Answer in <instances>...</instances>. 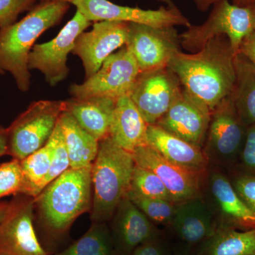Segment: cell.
I'll return each mask as SVG.
<instances>
[{
  "instance_id": "23",
  "label": "cell",
  "mask_w": 255,
  "mask_h": 255,
  "mask_svg": "<svg viewBox=\"0 0 255 255\" xmlns=\"http://www.w3.org/2000/svg\"><path fill=\"white\" fill-rule=\"evenodd\" d=\"M70 158V168L91 167L98 153L100 141L79 125L68 112L59 119Z\"/></svg>"
},
{
  "instance_id": "1",
  "label": "cell",
  "mask_w": 255,
  "mask_h": 255,
  "mask_svg": "<svg viewBox=\"0 0 255 255\" xmlns=\"http://www.w3.org/2000/svg\"><path fill=\"white\" fill-rule=\"evenodd\" d=\"M235 55L228 37H214L199 51L179 50L168 66L186 91L202 102L211 113L231 95L236 84Z\"/></svg>"
},
{
  "instance_id": "8",
  "label": "cell",
  "mask_w": 255,
  "mask_h": 255,
  "mask_svg": "<svg viewBox=\"0 0 255 255\" xmlns=\"http://www.w3.org/2000/svg\"><path fill=\"white\" fill-rule=\"evenodd\" d=\"M34 198L18 194L0 219V255H49L34 227Z\"/></svg>"
},
{
  "instance_id": "14",
  "label": "cell",
  "mask_w": 255,
  "mask_h": 255,
  "mask_svg": "<svg viewBox=\"0 0 255 255\" xmlns=\"http://www.w3.org/2000/svg\"><path fill=\"white\" fill-rule=\"evenodd\" d=\"M128 24L122 21H97L91 31L82 32L77 38L72 53L81 59L85 79L97 73L115 50L125 46Z\"/></svg>"
},
{
  "instance_id": "5",
  "label": "cell",
  "mask_w": 255,
  "mask_h": 255,
  "mask_svg": "<svg viewBox=\"0 0 255 255\" xmlns=\"http://www.w3.org/2000/svg\"><path fill=\"white\" fill-rule=\"evenodd\" d=\"M255 32V3L231 4L221 0L214 4L209 17L200 25L191 24L179 34L180 46L189 53H196L216 36H227L234 53H238L243 40Z\"/></svg>"
},
{
  "instance_id": "2",
  "label": "cell",
  "mask_w": 255,
  "mask_h": 255,
  "mask_svg": "<svg viewBox=\"0 0 255 255\" xmlns=\"http://www.w3.org/2000/svg\"><path fill=\"white\" fill-rule=\"evenodd\" d=\"M92 167L68 169L34 198L38 224L48 248L56 247L77 219L91 211Z\"/></svg>"
},
{
  "instance_id": "36",
  "label": "cell",
  "mask_w": 255,
  "mask_h": 255,
  "mask_svg": "<svg viewBox=\"0 0 255 255\" xmlns=\"http://www.w3.org/2000/svg\"><path fill=\"white\" fill-rule=\"evenodd\" d=\"M238 53L255 63V32L243 40Z\"/></svg>"
},
{
  "instance_id": "34",
  "label": "cell",
  "mask_w": 255,
  "mask_h": 255,
  "mask_svg": "<svg viewBox=\"0 0 255 255\" xmlns=\"http://www.w3.org/2000/svg\"><path fill=\"white\" fill-rule=\"evenodd\" d=\"M240 157L248 174L255 175V125L247 129L246 140Z\"/></svg>"
},
{
  "instance_id": "42",
  "label": "cell",
  "mask_w": 255,
  "mask_h": 255,
  "mask_svg": "<svg viewBox=\"0 0 255 255\" xmlns=\"http://www.w3.org/2000/svg\"><path fill=\"white\" fill-rule=\"evenodd\" d=\"M44 1H63V2H67L69 3V4H71L72 1H73V0H44Z\"/></svg>"
},
{
  "instance_id": "18",
  "label": "cell",
  "mask_w": 255,
  "mask_h": 255,
  "mask_svg": "<svg viewBox=\"0 0 255 255\" xmlns=\"http://www.w3.org/2000/svg\"><path fill=\"white\" fill-rule=\"evenodd\" d=\"M111 221V234L119 255H132L137 247L159 236L155 224L127 196Z\"/></svg>"
},
{
  "instance_id": "43",
  "label": "cell",
  "mask_w": 255,
  "mask_h": 255,
  "mask_svg": "<svg viewBox=\"0 0 255 255\" xmlns=\"http://www.w3.org/2000/svg\"><path fill=\"white\" fill-rule=\"evenodd\" d=\"M4 72L3 71V70H1V69H0V75H4Z\"/></svg>"
},
{
  "instance_id": "37",
  "label": "cell",
  "mask_w": 255,
  "mask_h": 255,
  "mask_svg": "<svg viewBox=\"0 0 255 255\" xmlns=\"http://www.w3.org/2000/svg\"><path fill=\"white\" fill-rule=\"evenodd\" d=\"M196 8L201 11H206L210 6L216 4L221 0H192ZM233 4L238 5H246L255 3V0H233Z\"/></svg>"
},
{
  "instance_id": "22",
  "label": "cell",
  "mask_w": 255,
  "mask_h": 255,
  "mask_svg": "<svg viewBox=\"0 0 255 255\" xmlns=\"http://www.w3.org/2000/svg\"><path fill=\"white\" fill-rule=\"evenodd\" d=\"M116 102L117 100L107 97L72 98L65 101V112L100 141L110 134Z\"/></svg>"
},
{
  "instance_id": "11",
  "label": "cell",
  "mask_w": 255,
  "mask_h": 255,
  "mask_svg": "<svg viewBox=\"0 0 255 255\" xmlns=\"http://www.w3.org/2000/svg\"><path fill=\"white\" fill-rule=\"evenodd\" d=\"M246 127L240 119L231 95L211 113L203 151L209 162L229 164L241 155Z\"/></svg>"
},
{
  "instance_id": "17",
  "label": "cell",
  "mask_w": 255,
  "mask_h": 255,
  "mask_svg": "<svg viewBox=\"0 0 255 255\" xmlns=\"http://www.w3.org/2000/svg\"><path fill=\"white\" fill-rule=\"evenodd\" d=\"M209 202H206L217 223L241 230L255 228V214L235 190L232 182L219 172H211L208 176Z\"/></svg>"
},
{
  "instance_id": "32",
  "label": "cell",
  "mask_w": 255,
  "mask_h": 255,
  "mask_svg": "<svg viewBox=\"0 0 255 255\" xmlns=\"http://www.w3.org/2000/svg\"><path fill=\"white\" fill-rule=\"evenodd\" d=\"M36 0H0V29L16 22L18 15L29 9Z\"/></svg>"
},
{
  "instance_id": "27",
  "label": "cell",
  "mask_w": 255,
  "mask_h": 255,
  "mask_svg": "<svg viewBox=\"0 0 255 255\" xmlns=\"http://www.w3.org/2000/svg\"><path fill=\"white\" fill-rule=\"evenodd\" d=\"M55 255H119L107 223H92L81 238Z\"/></svg>"
},
{
  "instance_id": "12",
  "label": "cell",
  "mask_w": 255,
  "mask_h": 255,
  "mask_svg": "<svg viewBox=\"0 0 255 255\" xmlns=\"http://www.w3.org/2000/svg\"><path fill=\"white\" fill-rule=\"evenodd\" d=\"M77 10L89 21H122L137 23L155 27H189L191 23L175 5L162 6L158 9H142L122 6L109 0H73Z\"/></svg>"
},
{
  "instance_id": "10",
  "label": "cell",
  "mask_w": 255,
  "mask_h": 255,
  "mask_svg": "<svg viewBox=\"0 0 255 255\" xmlns=\"http://www.w3.org/2000/svg\"><path fill=\"white\" fill-rule=\"evenodd\" d=\"M91 25V21L77 10L76 13L51 41L35 44L28 55L30 70H38L51 87L68 77L69 53H72L77 38Z\"/></svg>"
},
{
  "instance_id": "24",
  "label": "cell",
  "mask_w": 255,
  "mask_h": 255,
  "mask_svg": "<svg viewBox=\"0 0 255 255\" xmlns=\"http://www.w3.org/2000/svg\"><path fill=\"white\" fill-rule=\"evenodd\" d=\"M236 84L231 97L243 123L255 125V63L241 53L235 55Z\"/></svg>"
},
{
  "instance_id": "20",
  "label": "cell",
  "mask_w": 255,
  "mask_h": 255,
  "mask_svg": "<svg viewBox=\"0 0 255 255\" xmlns=\"http://www.w3.org/2000/svg\"><path fill=\"white\" fill-rule=\"evenodd\" d=\"M171 226L178 237L191 246L212 236L217 223L207 203L199 196L177 204Z\"/></svg>"
},
{
  "instance_id": "26",
  "label": "cell",
  "mask_w": 255,
  "mask_h": 255,
  "mask_svg": "<svg viewBox=\"0 0 255 255\" xmlns=\"http://www.w3.org/2000/svg\"><path fill=\"white\" fill-rule=\"evenodd\" d=\"M54 145L51 135L43 147L20 160L23 177V194L36 198L41 192L42 184L51 165Z\"/></svg>"
},
{
  "instance_id": "35",
  "label": "cell",
  "mask_w": 255,
  "mask_h": 255,
  "mask_svg": "<svg viewBox=\"0 0 255 255\" xmlns=\"http://www.w3.org/2000/svg\"><path fill=\"white\" fill-rule=\"evenodd\" d=\"M132 255H169V253L158 236L137 247Z\"/></svg>"
},
{
  "instance_id": "39",
  "label": "cell",
  "mask_w": 255,
  "mask_h": 255,
  "mask_svg": "<svg viewBox=\"0 0 255 255\" xmlns=\"http://www.w3.org/2000/svg\"><path fill=\"white\" fill-rule=\"evenodd\" d=\"M174 255H192L190 247L187 246L181 248L179 251L176 252Z\"/></svg>"
},
{
  "instance_id": "13",
  "label": "cell",
  "mask_w": 255,
  "mask_h": 255,
  "mask_svg": "<svg viewBox=\"0 0 255 255\" xmlns=\"http://www.w3.org/2000/svg\"><path fill=\"white\" fill-rule=\"evenodd\" d=\"M126 46L136 60L140 73L167 66L180 50L179 34L175 27H155L129 23Z\"/></svg>"
},
{
  "instance_id": "25",
  "label": "cell",
  "mask_w": 255,
  "mask_h": 255,
  "mask_svg": "<svg viewBox=\"0 0 255 255\" xmlns=\"http://www.w3.org/2000/svg\"><path fill=\"white\" fill-rule=\"evenodd\" d=\"M197 255H255V228L240 231L217 226L214 234L201 243Z\"/></svg>"
},
{
  "instance_id": "31",
  "label": "cell",
  "mask_w": 255,
  "mask_h": 255,
  "mask_svg": "<svg viewBox=\"0 0 255 255\" xmlns=\"http://www.w3.org/2000/svg\"><path fill=\"white\" fill-rule=\"evenodd\" d=\"M23 177L20 160L12 159L0 164V201L11 195L23 194Z\"/></svg>"
},
{
  "instance_id": "21",
  "label": "cell",
  "mask_w": 255,
  "mask_h": 255,
  "mask_svg": "<svg viewBox=\"0 0 255 255\" xmlns=\"http://www.w3.org/2000/svg\"><path fill=\"white\" fill-rule=\"evenodd\" d=\"M147 126L129 95L124 96L116 102L109 137L132 153L137 147L146 145Z\"/></svg>"
},
{
  "instance_id": "28",
  "label": "cell",
  "mask_w": 255,
  "mask_h": 255,
  "mask_svg": "<svg viewBox=\"0 0 255 255\" xmlns=\"http://www.w3.org/2000/svg\"><path fill=\"white\" fill-rule=\"evenodd\" d=\"M126 196L173 201L160 179L153 172L136 164L134 167L130 187Z\"/></svg>"
},
{
  "instance_id": "15",
  "label": "cell",
  "mask_w": 255,
  "mask_h": 255,
  "mask_svg": "<svg viewBox=\"0 0 255 255\" xmlns=\"http://www.w3.org/2000/svg\"><path fill=\"white\" fill-rule=\"evenodd\" d=\"M136 165L148 169L160 179L176 204L199 197L201 193V176L172 163L147 145L132 152Z\"/></svg>"
},
{
  "instance_id": "30",
  "label": "cell",
  "mask_w": 255,
  "mask_h": 255,
  "mask_svg": "<svg viewBox=\"0 0 255 255\" xmlns=\"http://www.w3.org/2000/svg\"><path fill=\"white\" fill-rule=\"evenodd\" d=\"M54 139V153L52 159L49 172L42 184V191L50 184L60 177L65 171L70 168V158L68 150L65 145L63 130L60 127L59 121L52 134Z\"/></svg>"
},
{
  "instance_id": "9",
  "label": "cell",
  "mask_w": 255,
  "mask_h": 255,
  "mask_svg": "<svg viewBox=\"0 0 255 255\" xmlns=\"http://www.w3.org/2000/svg\"><path fill=\"white\" fill-rule=\"evenodd\" d=\"M177 75L167 66L142 72L129 97L148 125H155L167 113L182 91Z\"/></svg>"
},
{
  "instance_id": "33",
  "label": "cell",
  "mask_w": 255,
  "mask_h": 255,
  "mask_svg": "<svg viewBox=\"0 0 255 255\" xmlns=\"http://www.w3.org/2000/svg\"><path fill=\"white\" fill-rule=\"evenodd\" d=\"M232 184L240 197L255 214V175L251 174L238 175Z\"/></svg>"
},
{
  "instance_id": "6",
  "label": "cell",
  "mask_w": 255,
  "mask_h": 255,
  "mask_svg": "<svg viewBox=\"0 0 255 255\" xmlns=\"http://www.w3.org/2000/svg\"><path fill=\"white\" fill-rule=\"evenodd\" d=\"M65 112V101L32 102L7 128L9 155L22 160L43 147Z\"/></svg>"
},
{
  "instance_id": "3",
  "label": "cell",
  "mask_w": 255,
  "mask_h": 255,
  "mask_svg": "<svg viewBox=\"0 0 255 255\" xmlns=\"http://www.w3.org/2000/svg\"><path fill=\"white\" fill-rule=\"evenodd\" d=\"M69 3L44 1L18 22L0 29V69L9 72L21 92L29 90L31 74L28 55L42 33L60 22Z\"/></svg>"
},
{
  "instance_id": "29",
  "label": "cell",
  "mask_w": 255,
  "mask_h": 255,
  "mask_svg": "<svg viewBox=\"0 0 255 255\" xmlns=\"http://www.w3.org/2000/svg\"><path fill=\"white\" fill-rule=\"evenodd\" d=\"M154 224L172 226L177 204L161 199L127 196Z\"/></svg>"
},
{
  "instance_id": "16",
  "label": "cell",
  "mask_w": 255,
  "mask_h": 255,
  "mask_svg": "<svg viewBox=\"0 0 255 255\" xmlns=\"http://www.w3.org/2000/svg\"><path fill=\"white\" fill-rule=\"evenodd\" d=\"M211 112L183 87L179 97L155 125L203 149Z\"/></svg>"
},
{
  "instance_id": "7",
  "label": "cell",
  "mask_w": 255,
  "mask_h": 255,
  "mask_svg": "<svg viewBox=\"0 0 255 255\" xmlns=\"http://www.w3.org/2000/svg\"><path fill=\"white\" fill-rule=\"evenodd\" d=\"M131 52L124 46L106 59L100 70L82 84H72L69 92L73 98L107 97L117 100L129 95L140 74Z\"/></svg>"
},
{
  "instance_id": "4",
  "label": "cell",
  "mask_w": 255,
  "mask_h": 255,
  "mask_svg": "<svg viewBox=\"0 0 255 255\" xmlns=\"http://www.w3.org/2000/svg\"><path fill=\"white\" fill-rule=\"evenodd\" d=\"M135 166L132 152L119 147L109 136L100 140L92 167V223L111 221L127 195Z\"/></svg>"
},
{
  "instance_id": "19",
  "label": "cell",
  "mask_w": 255,
  "mask_h": 255,
  "mask_svg": "<svg viewBox=\"0 0 255 255\" xmlns=\"http://www.w3.org/2000/svg\"><path fill=\"white\" fill-rule=\"evenodd\" d=\"M146 145L172 163L195 173L204 174L209 164L202 148L157 125L147 126Z\"/></svg>"
},
{
  "instance_id": "38",
  "label": "cell",
  "mask_w": 255,
  "mask_h": 255,
  "mask_svg": "<svg viewBox=\"0 0 255 255\" xmlns=\"http://www.w3.org/2000/svg\"><path fill=\"white\" fill-rule=\"evenodd\" d=\"M9 155L7 128L0 125V157Z\"/></svg>"
},
{
  "instance_id": "40",
  "label": "cell",
  "mask_w": 255,
  "mask_h": 255,
  "mask_svg": "<svg viewBox=\"0 0 255 255\" xmlns=\"http://www.w3.org/2000/svg\"><path fill=\"white\" fill-rule=\"evenodd\" d=\"M7 201H0V219L2 217L8 206Z\"/></svg>"
},
{
  "instance_id": "41",
  "label": "cell",
  "mask_w": 255,
  "mask_h": 255,
  "mask_svg": "<svg viewBox=\"0 0 255 255\" xmlns=\"http://www.w3.org/2000/svg\"><path fill=\"white\" fill-rule=\"evenodd\" d=\"M157 1H161V2L164 3L167 6H173L174 3L172 0H157Z\"/></svg>"
}]
</instances>
